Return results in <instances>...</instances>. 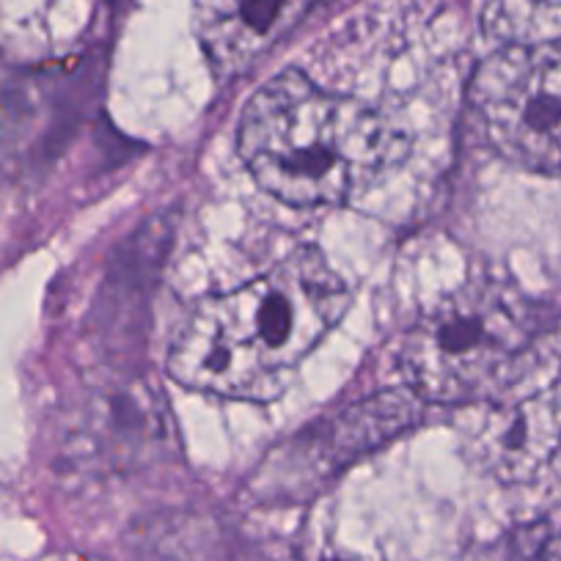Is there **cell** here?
I'll list each match as a JSON object with an SVG mask.
<instances>
[{
    "label": "cell",
    "instance_id": "1",
    "mask_svg": "<svg viewBox=\"0 0 561 561\" xmlns=\"http://www.w3.org/2000/svg\"><path fill=\"white\" fill-rule=\"evenodd\" d=\"M350 306V293L317 248H298L259 278L204 298L169 350L180 386L231 399L278 397L300 360Z\"/></svg>",
    "mask_w": 561,
    "mask_h": 561
},
{
    "label": "cell",
    "instance_id": "2",
    "mask_svg": "<svg viewBox=\"0 0 561 561\" xmlns=\"http://www.w3.org/2000/svg\"><path fill=\"white\" fill-rule=\"evenodd\" d=\"M404 138L369 105L320 89L298 69L270 78L240 116L253 180L293 207H333L375 185Z\"/></svg>",
    "mask_w": 561,
    "mask_h": 561
},
{
    "label": "cell",
    "instance_id": "3",
    "mask_svg": "<svg viewBox=\"0 0 561 561\" xmlns=\"http://www.w3.org/2000/svg\"><path fill=\"white\" fill-rule=\"evenodd\" d=\"M528 306L493 278H473L421 317L402 344V375L421 402L462 404L501 391L531 342Z\"/></svg>",
    "mask_w": 561,
    "mask_h": 561
},
{
    "label": "cell",
    "instance_id": "4",
    "mask_svg": "<svg viewBox=\"0 0 561 561\" xmlns=\"http://www.w3.org/2000/svg\"><path fill=\"white\" fill-rule=\"evenodd\" d=\"M477 111L501 158L561 171V39L499 47L479 69Z\"/></svg>",
    "mask_w": 561,
    "mask_h": 561
},
{
    "label": "cell",
    "instance_id": "5",
    "mask_svg": "<svg viewBox=\"0 0 561 561\" xmlns=\"http://www.w3.org/2000/svg\"><path fill=\"white\" fill-rule=\"evenodd\" d=\"M419 402L413 393H377L366 402L339 410L336 415L317 421L293 444L278 449L259 473L262 488L306 490L331 479L366 451L388 444L415 421Z\"/></svg>",
    "mask_w": 561,
    "mask_h": 561
},
{
    "label": "cell",
    "instance_id": "6",
    "mask_svg": "<svg viewBox=\"0 0 561 561\" xmlns=\"http://www.w3.org/2000/svg\"><path fill=\"white\" fill-rule=\"evenodd\" d=\"M328 0H196L193 28L220 83L251 72Z\"/></svg>",
    "mask_w": 561,
    "mask_h": 561
},
{
    "label": "cell",
    "instance_id": "7",
    "mask_svg": "<svg viewBox=\"0 0 561 561\" xmlns=\"http://www.w3.org/2000/svg\"><path fill=\"white\" fill-rule=\"evenodd\" d=\"M78 440L80 466L129 468L165 440V415L149 388H116L96 393L83 410Z\"/></svg>",
    "mask_w": 561,
    "mask_h": 561
},
{
    "label": "cell",
    "instance_id": "8",
    "mask_svg": "<svg viewBox=\"0 0 561 561\" xmlns=\"http://www.w3.org/2000/svg\"><path fill=\"white\" fill-rule=\"evenodd\" d=\"M484 31L506 45L561 39V0H488Z\"/></svg>",
    "mask_w": 561,
    "mask_h": 561
},
{
    "label": "cell",
    "instance_id": "9",
    "mask_svg": "<svg viewBox=\"0 0 561 561\" xmlns=\"http://www.w3.org/2000/svg\"><path fill=\"white\" fill-rule=\"evenodd\" d=\"M504 388L526 397L561 427V331L526 353Z\"/></svg>",
    "mask_w": 561,
    "mask_h": 561
},
{
    "label": "cell",
    "instance_id": "10",
    "mask_svg": "<svg viewBox=\"0 0 561 561\" xmlns=\"http://www.w3.org/2000/svg\"><path fill=\"white\" fill-rule=\"evenodd\" d=\"M510 553L512 561H561V510L517 528Z\"/></svg>",
    "mask_w": 561,
    "mask_h": 561
},
{
    "label": "cell",
    "instance_id": "11",
    "mask_svg": "<svg viewBox=\"0 0 561 561\" xmlns=\"http://www.w3.org/2000/svg\"><path fill=\"white\" fill-rule=\"evenodd\" d=\"M267 561H380L369 550L350 548L339 542L331 534H314V537H300L298 542L287 545L280 553L270 556Z\"/></svg>",
    "mask_w": 561,
    "mask_h": 561
}]
</instances>
